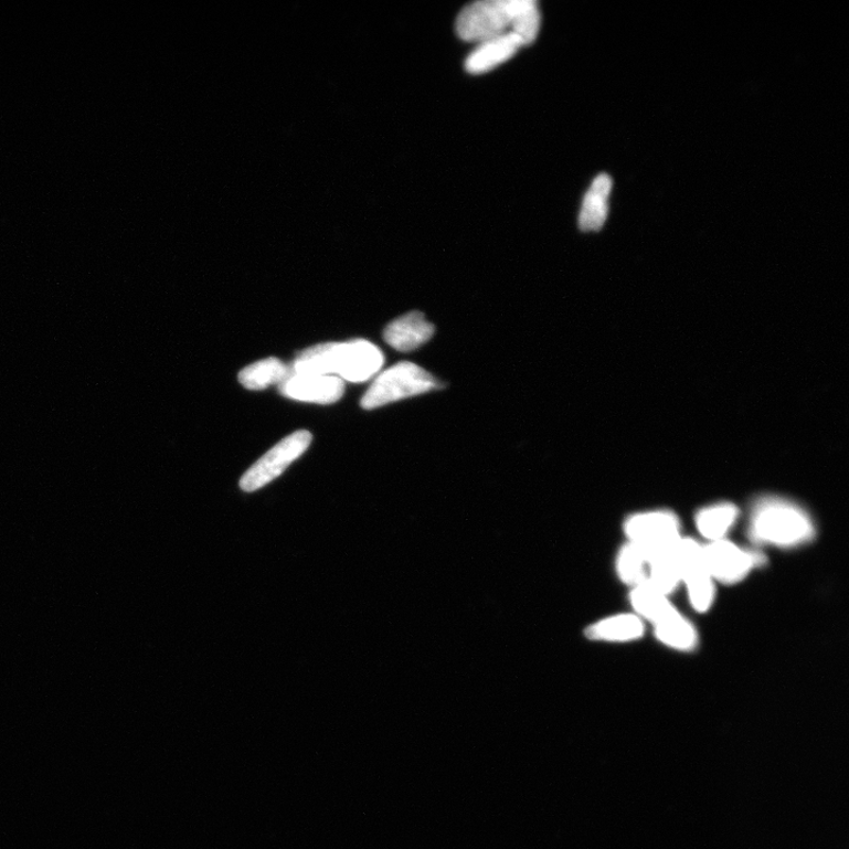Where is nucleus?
I'll list each match as a JSON object with an SVG mask.
<instances>
[{"label": "nucleus", "instance_id": "18", "mask_svg": "<svg viewBox=\"0 0 849 849\" xmlns=\"http://www.w3.org/2000/svg\"><path fill=\"white\" fill-rule=\"evenodd\" d=\"M616 573L622 583L634 587L648 580V562L645 554L627 542L616 558Z\"/></svg>", "mask_w": 849, "mask_h": 849}, {"label": "nucleus", "instance_id": "9", "mask_svg": "<svg viewBox=\"0 0 849 849\" xmlns=\"http://www.w3.org/2000/svg\"><path fill=\"white\" fill-rule=\"evenodd\" d=\"M289 400L329 405L339 402L344 393V381L333 375L290 373L279 385Z\"/></svg>", "mask_w": 849, "mask_h": 849}, {"label": "nucleus", "instance_id": "2", "mask_svg": "<svg viewBox=\"0 0 849 849\" xmlns=\"http://www.w3.org/2000/svg\"><path fill=\"white\" fill-rule=\"evenodd\" d=\"M750 535L758 544L792 549L809 543L816 535V527L802 507L772 496L755 502Z\"/></svg>", "mask_w": 849, "mask_h": 849}, {"label": "nucleus", "instance_id": "6", "mask_svg": "<svg viewBox=\"0 0 849 849\" xmlns=\"http://www.w3.org/2000/svg\"><path fill=\"white\" fill-rule=\"evenodd\" d=\"M671 554L679 566L691 608L699 614L709 612L715 601L717 583L708 573L703 545L688 537H682Z\"/></svg>", "mask_w": 849, "mask_h": 849}, {"label": "nucleus", "instance_id": "17", "mask_svg": "<svg viewBox=\"0 0 849 849\" xmlns=\"http://www.w3.org/2000/svg\"><path fill=\"white\" fill-rule=\"evenodd\" d=\"M289 368L276 358L259 360L238 373L242 386L252 391L268 389L272 385H280L288 376Z\"/></svg>", "mask_w": 849, "mask_h": 849}, {"label": "nucleus", "instance_id": "1", "mask_svg": "<svg viewBox=\"0 0 849 849\" xmlns=\"http://www.w3.org/2000/svg\"><path fill=\"white\" fill-rule=\"evenodd\" d=\"M384 354L370 341L328 342L300 352L289 372L333 375L350 383H365L384 365Z\"/></svg>", "mask_w": 849, "mask_h": 849}, {"label": "nucleus", "instance_id": "3", "mask_svg": "<svg viewBox=\"0 0 849 849\" xmlns=\"http://www.w3.org/2000/svg\"><path fill=\"white\" fill-rule=\"evenodd\" d=\"M439 389L435 376L412 362H400L379 374L362 396L363 410H375Z\"/></svg>", "mask_w": 849, "mask_h": 849}, {"label": "nucleus", "instance_id": "13", "mask_svg": "<svg viewBox=\"0 0 849 849\" xmlns=\"http://www.w3.org/2000/svg\"><path fill=\"white\" fill-rule=\"evenodd\" d=\"M645 634L646 623L633 613L606 617L585 630L587 638L618 644L633 643Z\"/></svg>", "mask_w": 849, "mask_h": 849}, {"label": "nucleus", "instance_id": "10", "mask_svg": "<svg viewBox=\"0 0 849 849\" xmlns=\"http://www.w3.org/2000/svg\"><path fill=\"white\" fill-rule=\"evenodd\" d=\"M435 326L421 311H411L392 321L385 329L384 339L400 352L418 350L435 335Z\"/></svg>", "mask_w": 849, "mask_h": 849}, {"label": "nucleus", "instance_id": "14", "mask_svg": "<svg viewBox=\"0 0 849 849\" xmlns=\"http://www.w3.org/2000/svg\"><path fill=\"white\" fill-rule=\"evenodd\" d=\"M613 180L609 176H598L584 197L580 213V229L583 232H598L608 217V200Z\"/></svg>", "mask_w": 849, "mask_h": 849}, {"label": "nucleus", "instance_id": "4", "mask_svg": "<svg viewBox=\"0 0 849 849\" xmlns=\"http://www.w3.org/2000/svg\"><path fill=\"white\" fill-rule=\"evenodd\" d=\"M623 530L648 563L670 553L683 537L680 518L669 510L634 513L626 519Z\"/></svg>", "mask_w": 849, "mask_h": 849}, {"label": "nucleus", "instance_id": "7", "mask_svg": "<svg viewBox=\"0 0 849 849\" xmlns=\"http://www.w3.org/2000/svg\"><path fill=\"white\" fill-rule=\"evenodd\" d=\"M314 437L308 431L291 433L287 438L277 443L268 453L258 459L240 480V488L254 492L282 476L287 467L301 457Z\"/></svg>", "mask_w": 849, "mask_h": 849}, {"label": "nucleus", "instance_id": "8", "mask_svg": "<svg viewBox=\"0 0 849 849\" xmlns=\"http://www.w3.org/2000/svg\"><path fill=\"white\" fill-rule=\"evenodd\" d=\"M703 552L709 575L724 585L741 583L765 563L761 552L743 549L726 539L703 545Z\"/></svg>", "mask_w": 849, "mask_h": 849}, {"label": "nucleus", "instance_id": "16", "mask_svg": "<svg viewBox=\"0 0 849 849\" xmlns=\"http://www.w3.org/2000/svg\"><path fill=\"white\" fill-rule=\"evenodd\" d=\"M654 634L658 643L673 650L690 652L699 646L697 628L680 612L654 626Z\"/></svg>", "mask_w": 849, "mask_h": 849}, {"label": "nucleus", "instance_id": "19", "mask_svg": "<svg viewBox=\"0 0 849 849\" xmlns=\"http://www.w3.org/2000/svg\"><path fill=\"white\" fill-rule=\"evenodd\" d=\"M648 581L669 597L678 591L682 580L671 552L648 563Z\"/></svg>", "mask_w": 849, "mask_h": 849}, {"label": "nucleus", "instance_id": "11", "mask_svg": "<svg viewBox=\"0 0 849 849\" xmlns=\"http://www.w3.org/2000/svg\"><path fill=\"white\" fill-rule=\"evenodd\" d=\"M523 43L514 33L509 32L502 36L484 41L471 52L465 61L466 72L471 75H482L494 71L495 67L512 59Z\"/></svg>", "mask_w": 849, "mask_h": 849}, {"label": "nucleus", "instance_id": "5", "mask_svg": "<svg viewBox=\"0 0 849 849\" xmlns=\"http://www.w3.org/2000/svg\"><path fill=\"white\" fill-rule=\"evenodd\" d=\"M522 0H479L465 7L457 19L460 40L481 43L512 32Z\"/></svg>", "mask_w": 849, "mask_h": 849}, {"label": "nucleus", "instance_id": "12", "mask_svg": "<svg viewBox=\"0 0 849 849\" xmlns=\"http://www.w3.org/2000/svg\"><path fill=\"white\" fill-rule=\"evenodd\" d=\"M629 601L633 614L652 627L664 622L679 611L670 602V597L658 591L648 580L632 587Z\"/></svg>", "mask_w": 849, "mask_h": 849}, {"label": "nucleus", "instance_id": "15", "mask_svg": "<svg viewBox=\"0 0 849 849\" xmlns=\"http://www.w3.org/2000/svg\"><path fill=\"white\" fill-rule=\"evenodd\" d=\"M740 516L739 508L733 502H718L701 509L696 516L699 533L708 543L725 540V537L736 524Z\"/></svg>", "mask_w": 849, "mask_h": 849}]
</instances>
